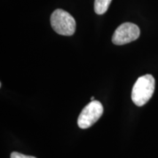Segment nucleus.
Wrapping results in <instances>:
<instances>
[{
  "instance_id": "6",
  "label": "nucleus",
  "mask_w": 158,
  "mask_h": 158,
  "mask_svg": "<svg viewBox=\"0 0 158 158\" xmlns=\"http://www.w3.org/2000/svg\"><path fill=\"white\" fill-rule=\"evenodd\" d=\"M10 158H36V157H33V156H28V155H23V154L16 152H13L11 153Z\"/></svg>"
},
{
  "instance_id": "7",
  "label": "nucleus",
  "mask_w": 158,
  "mask_h": 158,
  "mask_svg": "<svg viewBox=\"0 0 158 158\" xmlns=\"http://www.w3.org/2000/svg\"><path fill=\"white\" fill-rule=\"evenodd\" d=\"M91 100H94V97H92V98H91Z\"/></svg>"
},
{
  "instance_id": "4",
  "label": "nucleus",
  "mask_w": 158,
  "mask_h": 158,
  "mask_svg": "<svg viewBox=\"0 0 158 158\" xmlns=\"http://www.w3.org/2000/svg\"><path fill=\"white\" fill-rule=\"evenodd\" d=\"M140 36V29L133 23H122L116 29L112 37V43L122 45L135 41Z\"/></svg>"
},
{
  "instance_id": "2",
  "label": "nucleus",
  "mask_w": 158,
  "mask_h": 158,
  "mask_svg": "<svg viewBox=\"0 0 158 158\" xmlns=\"http://www.w3.org/2000/svg\"><path fill=\"white\" fill-rule=\"evenodd\" d=\"M51 24L57 34L64 36H71L76 31V20L68 12L62 9H56L53 12Z\"/></svg>"
},
{
  "instance_id": "1",
  "label": "nucleus",
  "mask_w": 158,
  "mask_h": 158,
  "mask_svg": "<svg viewBox=\"0 0 158 158\" xmlns=\"http://www.w3.org/2000/svg\"><path fill=\"white\" fill-rule=\"evenodd\" d=\"M155 88V80L152 75L139 77L132 89V100L138 107L143 106L152 97Z\"/></svg>"
},
{
  "instance_id": "5",
  "label": "nucleus",
  "mask_w": 158,
  "mask_h": 158,
  "mask_svg": "<svg viewBox=\"0 0 158 158\" xmlns=\"http://www.w3.org/2000/svg\"><path fill=\"white\" fill-rule=\"evenodd\" d=\"M112 0H94V12L98 15H102L108 10Z\"/></svg>"
},
{
  "instance_id": "3",
  "label": "nucleus",
  "mask_w": 158,
  "mask_h": 158,
  "mask_svg": "<svg viewBox=\"0 0 158 158\" xmlns=\"http://www.w3.org/2000/svg\"><path fill=\"white\" fill-rule=\"evenodd\" d=\"M103 114V106L98 100H92L86 105L78 116V125L81 129L92 127Z\"/></svg>"
}]
</instances>
